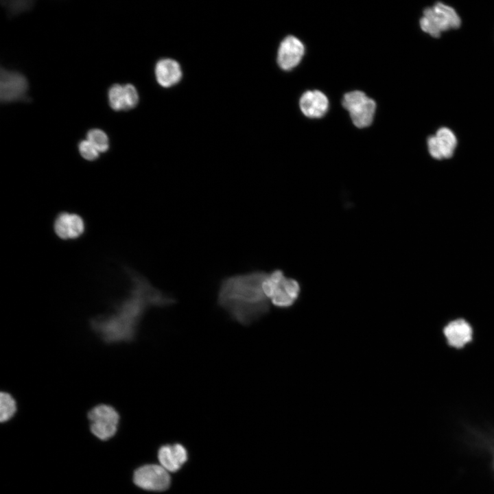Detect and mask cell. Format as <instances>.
<instances>
[{"label":"cell","mask_w":494,"mask_h":494,"mask_svg":"<svg viewBox=\"0 0 494 494\" xmlns=\"http://www.w3.org/2000/svg\"><path fill=\"white\" fill-rule=\"evenodd\" d=\"M126 271L130 281L128 296L110 312L91 322L94 331L108 343L132 340L149 309L165 308L176 303L173 296L156 288L142 274L128 268Z\"/></svg>","instance_id":"6da1fadb"},{"label":"cell","mask_w":494,"mask_h":494,"mask_svg":"<svg viewBox=\"0 0 494 494\" xmlns=\"http://www.w3.org/2000/svg\"><path fill=\"white\" fill-rule=\"evenodd\" d=\"M28 89L26 78L19 72L1 68L0 75V99L8 103L25 97Z\"/></svg>","instance_id":"ba28073f"},{"label":"cell","mask_w":494,"mask_h":494,"mask_svg":"<svg viewBox=\"0 0 494 494\" xmlns=\"http://www.w3.org/2000/svg\"><path fill=\"white\" fill-rule=\"evenodd\" d=\"M304 52V45L298 38L293 36L285 37L281 43L278 49L277 62L279 66L283 70H291L299 64Z\"/></svg>","instance_id":"30bf717a"},{"label":"cell","mask_w":494,"mask_h":494,"mask_svg":"<svg viewBox=\"0 0 494 494\" xmlns=\"http://www.w3.org/2000/svg\"><path fill=\"white\" fill-rule=\"evenodd\" d=\"M460 23L461 20L456 10L440 2L425 8L420 19L422 30L434 38H438L443 31L458 28Z\"/></svg>","instance_id":"277c9868"},{"label":"cell","mask_w":494,"mask_h":494,"mask_svg":"<svg viewBox=\"0 0 494 494\" xmlns=\"http://www.w3.org/2000/svg\"><path fill=\"white\" fill-rule=\"evenodd\" d=\"M91 434L102 441L108 440L117 432L120 415L108 404L102 403L93 407L87 414Z\"/></svg>","instance_id":"5b68a950"},{"label":"cell","mask_w":494,"mask_h":494,"mask_svg":"<svg viewBox=\"0 0 494 494\" xmlns=\"http://www.w3.org/2000/svg\"><path fill=\"white\" fill-rule=\"evenodd\" d=\"M342 105L349 113L353 124L360 128L369 126L376 109V104L360 91L346 93L342 99Z\"/></svg>","instance_id":"8992f818"},{"label":"cell","mask_w":494,"mask_h":494,"mask_svg":"<svg viewBox=\"0 0 494 494\" xmlns=\"http://www.w3.org/2000/svg\"><path fill=\"white\" fill-rule=\"evenodd\" d=\"M449 345L461 348L472 338V329L464 320L458 319L449 322L444 329Z\"/></svg>","instance_id":"5bb4252c"},{"label":"cell","mask_w":494,"mask_h":494,"mask_svg":"<svg viewBox=\"0 0 494 494\" xmlns=\"http://www.w3.org/2000/svg\"><path fill=\"white\" fill-rule=\"evenodd\" d=\"M86 139L98 150L99 153L106 152L109 148V139L103 130L98 128L90 130L86 134Z\"/></svg>","instance_id":"2e32d148"},{"label":"cell","mask_w":494,"mask_h":494,"mask_svg":"<svg viewBox=\"0 0 494 494\" xmlns=\"http://www.w3.org/2000/svg\"><path fill=\"white\" fill-rule=\"evenodd\" d=\"M134 484L144 490L163 491L169 488L170 476L161 465L150 464L138 467L133 473Z\"/></svg>","instance_id":"52a82bcc"},{"label":"cell","mask_w":494,"mask_h":494,"mask_svg":"<svg viewBox=\"0 0 494 494\" xmlns=\"http://www.w3.org/2000/svg\"><path fill=\"white\" fill-rule=\"evenodd\" d=\"M124 110L134 108L139 102V95L136 88L131 84L124 85Z\"/></svg>","instance_id":"ffe728a7"},{"label":"cell","mask_w":494,"mask_h":494,"mask_svg":"<svg viewBox=\"0 0 494 494\" xmlns=\"http://www.w3.org/2000/svg\"><path fill=\"white\" fill-rule=\"evenodd\" d=\"M491 469L494 475V445H492L491 447Z\"/></svg>","instance_id":"7402d4cb"},{"label":"cell","mask_w":494,"mask_h":494,"mask_svg":"<svg viewBox=\"0 0 494 494\" xmlns=\"http://www.w3.org/2000/svg\"><path fill=\"white\" fill-rule=\"evenodd\" d=\"M69 239H76L82 235L84 231V223L80 215L76 213H69Z\"/></svg>","instance_id":"d6986e66"},{"label":"cell","mask_w":494,"mask_h":494,"mask_svg":"<svg viewBox=\"0 0 494 494\" xmlns=\"http://www.w3.org/2000/svg\"><path fill=\"white\" fill-rule=\"evenodd\" d=\"M264 290L270 304L287 309L296 303L301 289L296 280L286 277L281 270L277 269L267 274Z\"/></svg>","instance_id":"3957f363"},{"label":"cell","mask_w":494,"mask_h":494,"mask_svg":"<svg viewBox=\"0 0 494 494\" xmlns=\"http://www.w3.org/2000/svg\"><path fill=\"white\" fill-rule=\"evenodd\" d=\"M457 139L454 132L446 127L439 128L435 135L427 138L430 155L435 159L451 158L455 151Z\"/></svg>","instance_id":"9c48e42d"},{"label":"cell","mask_w":494,"mask_h":494,"mask_svg":"<svg viewBox=\"0 0 494 494\" xmlns=\"http://www.w3.org/2000/svg\"><path fill=\"white\" fill-rule=\"evenodd\" d=\"M155 76L161 86L170 87L180 80L182 70L176 60L169 58L162 59L156 64Z\"/></svg>","instance_id":"4fadbf2b"},{"label":"cell","mask_w":494,"mask_h":494,"mask_svg":"<svg viewBox=\"0 0 494 494\" xmlns=\"http://www.w3.org/2000/svg\"><path fill=\"white\" fill-rule=\"evenodd\" d=\"M268 272L254 270L224 278L217 303L235 322L248 326L266 315L270 303L264 290Z\"/></svg>","instance_id":"7a4b0ae2"},{"label":"cell","mask_w":494,"mask_h":494,"mask_svg":"<svg viewBox=\"0 0 494 494\" xmlns=\"http://www.w3.org/2000/svg\"><path fill=\"white\" fill-rule=\"evenodd\" d=\"M109 105L115 111L124 110V86L112 85L108 92Z\"/></svg>","instance_id":"e0dca14e"},{"label":"cell","mask_w":494,"mask_h":494,"mask_svg":"<svg viewBox=\"0 0 494 494\" xmlns=\"http://www.w3.org/2000/svg\"><path fill=\"white\" fill-rule=\"evenodd\" d=\"M78 150L82 157L89 161H95L99 156L98 150L87 139L79 143Z\"/></svg>","instance_id":"44dd1931"},{"label":"cell","mask_w":494,"mask_h":494,"mask_svg":"<svg viewBox=\"0 0 494 494\" xmlns=\"http://www.w3.org/2000/svg\"><path fill=\"white\" fill-rule=\"evenodd\" d=\"M302 113L309 118H320L328 110L329 101L327 96L320 91H307L299 101Z\"/></svg>","instance_id":"8fae6325"},{"label":"cell","mask_w":494,"mask_h":494,"mask_svg":"<svg viewBox=\"0 0 494 494\" xmlns=\"http://www.w3.org/2000/svg\"><path fill=\"white\" fill-rule=\"evenodd\" d=\"M69 213L61 212L54 220V228L55 233L62 239H69Z\"/></svg>","instance_id":"ac0fdd59"},{"label":"cell","mask_w":494,"mask_h":494,"mask_svg":"<svg viewBox=\"0 0 494 494\" xmlns=\"http://www.w3.org/2000/svg\"><path fill=\"white\" fill-rule=\"evenodd\" d=\"M17 410L16 402L14 398L7 392L0 394V421L5 423L10 421L15 414Z\"/></svg>","instance_id":"9a60e30c"},{"label":"cell","mask_w":494,"mask_h":494,"mask_svg":"<svg viewBox=\"0 0 494 494\" xmlns=\"http://www.w3.org/2000/svg\"><path fill=\"white\" fill-rule=\"evenodd\" d=\"M158 458L160 465L167 471L176 472L187 461V454L180 444L164 445L158 450Z\"/></svg>","instance_id":"7c38bea8"}]
</instances>
